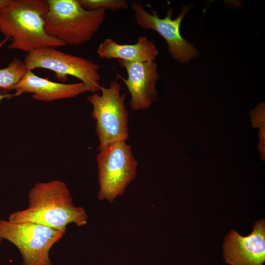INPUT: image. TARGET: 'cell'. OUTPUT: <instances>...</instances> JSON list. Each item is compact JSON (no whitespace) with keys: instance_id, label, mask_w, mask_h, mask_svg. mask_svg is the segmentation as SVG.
<instances>
[{"instance_id":"cell-13","label":"cell","mask_w":265,"mask_h":265,"mask_svg":"<svg viewBox=\"0 0 265 265\" xmlns=\"http://www.w3.org/2000/svg\"><path fill=\"white\" fill-rule=\"evenodd\" d=\"M27 71L24 61L14 58L7 67L0 69V89L12 90Z\"/></svg>"},{"instance_id":"cell-16","label":"cell","mask_w":265,"mask_h":265,"mask_svg":"<svg viewBox=\"0 0 265 265\" xmlns=\"http://www.w3.org/2000/svg\"><path fill=\"white\" fill-rule=\"evenodd\" d=\"M10 1V0H0V11L6 6Z\"/></svg>"},{"instance_id":"cell-5","label":"cell","mask_w":265,"mask_h":265,"mask_svg":"<svg viewBox=\"0 0 265 265\" xmlns=\"http://www.w3.org/2000/svg\"><path fill=\"white\" fill-rule=\"evenodd\" d=\"M64 235L38 223L0 219V242L5 239L15 245L22 255L24 265H52L50 251Z\"/></svg>"},{"instance_id":"cell-7","label":"cell","mask_w":265,"mask_h":265,"mask_svg":"<svg viewBox=\"0 0 265 265\" xmlns=\"http://www.w3.org/2000/svg\"><path fill=\"white\" fill-rule=\"evenodd\" d=\"M24 62L27 70L42 68L53 71L61 83L66 81L68 76L76 77L83 83L85 92L100 90V66L88 59L47 47L27 53Z\"/></svg>"},{"instance_id":"cell-12","label":"cell","mask_w":265,"mask_h":265,"mask_svg":"<svg viewBox=\"0 0 265 265\" xmlns=\"http://www.w3.org/2000/svg\"><path fill=\"white\" fill-rule=\"evenodd\" d=\"M97 53L106 59L144 62L154 61L159 52L154 42L143 36L132 45L119 44L112 39L106 38L99 46Z\"/></svg>"},{"instance_id":"cell-6","label":"cell","mask_w":265,"mask_h":265,"mask_svg":"<svg viewBox=\"0 0 265 265\" xmlns=\"http://www.w3.org/2000/svg\"><path fill=\"white\" fill-rule=\"evenodd\" d=\"M100 200L112 202L122 195L137 173L138 162L131 146L120 141L100 151L97 155Z\"/></svg>"},{"instance_id":"cell-2","label":"cell","mask_w":265,"mask_h":265,"mask_svg":"<svg viewBox=\"0 0 265 265\" xmlns=\"http://www.w3.org/2000/svg\"><path fill=\"white\" fill-rule=\"evenodd\" d=\"M48 10L47 0H10L0 11V31L5 38L11 40L8 48L27 53L40 48L65 46L45 30Z\"/></svg>"},{"instance_id":"cell-17","label":"cell","mask_w":265,"mask_h":265,"mask_svg":"<svg viewBox=\"0 0 265 265\" xmlns=\"http://www.w3.org/2000/svg\"><path fill=\"white\" fill-rule=\"evenodd\" d=\"M8 40V39L5 38L3 41L0 42V48L5 43V42Z\"/></svg>"},{"instance_id":"cell-8","label":"cell","mask_w":265,"mask_h":265,"mask_svg":"<svg viewBox=\"0 0 265 265\" xmlns=\"http://www.w3.org/2000/svg\"><path fill=\"white\" fill-rule=\"evenodd\" d=\"M131 6L137 24L143 29L159 33L166 41L169 53L176 61L186 63L199 55L196 48L184 38L180 32L182 21L192 7L191 4L183 5L180 14L174 19H172L174 10L171 7L167 9L166 16L160 18L156 11L151 9L152 13H149L138 2L132 1Z\"/></svg>"},{"instance_id":"cell-14","label":"cell","mask_w":265,"mask_h":265,"mask_svg":"<svg viewBox=\"0 0 265 265\" xmlns=\"http://www.w3.org/2000/svg\"><path fill=\"white\" fill-rule=\"evenodd\" d=\"M81 6L88 10L103 9L117 11L126 10L129 5L126 0H78Z\"/></svg>"},{"instance_id":"cell-15","label":"cell","mask_w":265,"mask_h":265,"mask_svg":"<svg viewBox=\"0 0 265 265\" xmlns=\"http://www.w3.org/2000/svg\"><path fill=\"white\" fill-rule=\"evenodd\" d=\"M14 97V94H0V102L4 99H11Z\"/></svg>"},{"instance_id":"cell-9","label":"cell","mask_w":265,"mask_h":265,"mask_svg":"<svg viewBox=\"0 0 265 265\" xmlns=\"http://www.w3.org/2000/svg\"><path fill=\"white\" fill-rule=\"evenodd\" d=\"M120 65L125 68L128 77L117 74L126 84L131 95L130 106L134 110L148 109L158 98L156 83L159 76L154 61L144 62L118 59Z\"/></svg>"},{"instance_id":"cell-3","label":"cell","mask_w":265,"mask_h":265,"mask_svg":"<svg viewBox=\"0 0 265 265\" xmlns=\"http://www.w3.org/2000/svg\"><path fill=\"white\" fill-rule=\"evenodd\" d=\"M45 17L47 34L65 45L80 46L89 42L103 24L106 10H88L78 0H47Z\"/></svg>"},{"instance_id":"cell-11","label":"cell","mask_w":265,"mask_h":265,"mask_svg":"<svg viewBox=\"0 0 265 265\" xmlns=\"http://www.w3.org/2000/svg\"><path fill=\"white\" fill-rule=\"evenodd\" d=\"M83 87L82 82L70 84L55 82L27 70L12 90L15 91L14 97L30 93L32 94L33 99L48 102L76 97L85 92Z\"/></svg>"},{"instance_id":"cell-10","label":"cell","mask_w":265,"mask_h":265,"mask_svg":"<svg viewBox=\"0 0 265 265\" xmlns=\"http://www.w3.org/2000/svg\"><path fill=\"white\" fill-rule=\"evenodd\" d=\"M223 257L229 265H264L265 262V221L255 222L252 232L243 237L231 230L223 245Z\"/></svg>"},{"instance_id":"cell-4","label":"cell","mask_w":265,"mask_h":265,"mask_svg":"<svg viewBox=\"0 0 265 265\" xmlns=\"http://www.w3.org/2000/svg\"><path fill=\"white\" fill-rule=\"evenodd\" d=\"M120 89L119 82L112 80L108 87H101V95L94 93L86 98L93 106L91 115L96 120L99 151L129 138V114L125 104V95L121 93Z\"/></svg>"},{"instance_id":"cell-1","label":"cell","mask_w":265,"mask_h":265,"mask_svg":"<svg viewBox=\"0 0 265 265\" xmlns=\"http://www.w3.org/2000/svg\"><path fill=\"white\" fill-rule=\"evenodd\" d=\"M28 198L27 207L14 212L8 220L40 224L64 234L69 224L80 226L87 222L86 212L74 205L67 185L60 180L35 184L30 189Z\"/></svg>"}]
</instances>
